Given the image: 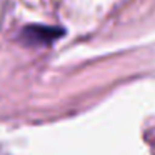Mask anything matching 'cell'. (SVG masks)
Here are the masks:
<instances>
[{
  "mask_svg": "<svg viewBox=\"0 0 155 155\" xmlns=\"http://www.w3.org/2000/svg\"><path fill=\"white\" fill-rule=\"evenodd\" d=\"M62 34H64V30H62V28H57V27L32 25V27L24 28L22 38H24L27 44H32V45H44V44H50L52 40H55V38Z\"/></svg>",
  "mask_w": 155,
  "mask_h": 155,
  "instance_id": "6da1fadb",
  "label": "cell"
}]
</instances>
